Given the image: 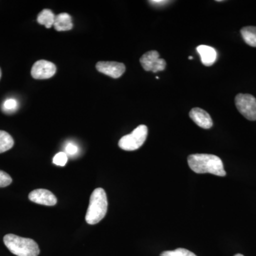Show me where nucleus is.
<instances>
[{
    "label": "nucleus",
    "mask_w": 256,
    "mask_h": 256,
    "mask_svg": "<svg viewBox=\"0 0 256 256\" xmlns=\"http://www.w3.org/2000/svg\"><path fill=\"white\" fill-rule=\"evenodd\" d=\"M188 164L192 171L197 174H212L216 176H226L223 162L214 154H195L188 156Z\"/></svg>",
    "instance_id": "nucleus-1"
},
{
    "label": "nucleus",
    "mask_w": 256,
    "mask_h": 256,
    "mask_svg": "<svg viewBox=\"0 0 256 256\" xmlns=\"http://www.w3.org/2000/svg\"><path fill=\"white\" fill-rule=\"evenodd\" d=\"M108 206V203L105 190L102 188H96L90 195V203L86 215L87 223L94 225L104 220L107 213Z\"/></svg>",
    "instance_id": "nucleus-2"
},
{
    "label": "nucleus",
    "mask_w": 256,
    "mask_h": 256,
    "mask_svg": "<svg viewBox=\"0 0 256 256\" xmlns=\"http://www.w3.org/2000/svg\"><path fill=\"white\" fill-rule=\"evenodd\" d=\"M4 242L10 252L16 256H38L40 254L38 244L33 239L8 234L4 237Z\"/></svg>",
    "instance_id": "nucleus-3"
},
{
    "label": "nucleus",
    "mask_w": 256,
    "mask_h": 256,
    "mask_svg": "<svg viewBox=\"0 0 256 256\" xmlns=\"http://www.w3.org/2000/svg\"><path fill=\"white\" fill-rule=\"evenodd\" d=\"M148 134V127L144 124H140L132 132L121 138L119 140L118 146L124 150H136L146 142Z\"/></svg>",
    "instance_id": "nucleus-4"
},
{
    "label": "nucleus",
    "mask_w": 256,
    "mask_h": 256,
    "mask_svg": "<svg viewBox=\"0 0 256 256\" xmlns=\"http://www.w3.org/2000/svg\"><path fill=\"white\" fill-rule=\"evenodd\" d=\"M235 104L240 114L249 120H256V99L250 94H239L236 96Z\"/></svg>",
    "instance_id": "nucleus-5"
},
{
    "label": "nucleus",
    "mask_w": 256,
    "mask_h": 256,
    "mask_svg": "<svg viewBox=\"0 0 256 256\" xmlns=\"http://www.w3.org/2000/svg\"><path fill=\"white\" fill-rule=\"evenodd\" d=\"M141 65L146 72L156 73L164 70L166 68V62L160 58V54L156 50L146 52L140 58Z\"/></svg>",
    "instance_id": "nucleus-6"
},
{
    "label": "nucleus",
    "mask_w": 256,
    "mask_h": 256,
    "mask_svg": "<svg viewBox=\"0 0 256 256\" xmlns=\"http://www.w3.org/2000/svg\"><path fill=\"white\" fill-rule=\"evenodd\" d=\"M56 72V66L52 62L46 60H40L32 66V76L35 79H48L52 78Z\"/></svg>",
    "instance_id": "nucleus-7"
},
{
    "label": "nucleus",
    "mask_w": 256,
    "mask_h": 256,
    "mask_svg": "<svg viewBox=\"0 0 256 256\" xmlns=\"http://www.w3.org/2000/svg\"><path fill=\"white\" fill-rule=\"evenodd\" d=\"M96 67L100 73L114 78H120L126 72L124 64L119 62H99L96 64Z\"/></svg>",
    "instance_id": "nucleus-8"
},
{
    "label": "nucleus",
    "mask_w": 256,
    "mask_h": 256,
    "mask_svg": "<svg viewBox=\"0 0 256 256\" xmlns=\"http://www.w3.org/2000/svg\"><path fill=\"white\" fill-rule=\"evenodd\" d=\"M28 198L34 203L45 206H54L57 203V198L55 195L52 192L43 188L32 191L28 194Z\"/></svg>",
    "instance_id": "nucleus-9"
},
{
    "label": "nucleus",
    "mask_w": 256,
    "mask_h": 256,
    "mask_svg": "<svg viewBox=\"0 0 256 256\" xmlns=\"http://www.w3.org/2000/svg\"><path fill=\"white\" fill-rule=\"evenodd\" d=\"M190 117L197 126L203 129H210L213 126V120L210 114L200 108L192 109L190 112Z\"/></svg>",
    "instance_id": "nucleus-10"
},
{
    "label": "nucleus",
    "mask_w": 256,
    "mask_h": 256,
    "mask_svg": "<svg viewBox=\"0 0 256 256\" xmlns=\"http://www.w3.org/2000/svg\"><path fill=\"white\" fill-rule=\"evenodd\" d=\"M197 52L201 57L202 64L206 66H210L217 60V52L213 47L200 45L196 48Z\"/></svg>",
    "instance_id": "nucleus-11"
},
{
    "label": "nucleus",
    "mask_w": 256,
    "mask_h": 256,
    "mask_svg": "<svg viewBox=\"0 0 256 256\" xmlns=\"http://www.w3.org/2000/svg\"><path fill=\"white\" fill-rule=\"evenodd\" d=\"M54 26L58 32L69 31L72 30L74 24L72 23V16L67 13H60L56 15Z\"/></svg>",
    "instance_id": "nucleus-12"
},
{
    "label": "nucleus",
    "mask_w": 256,
    "mask_h": 256,
    "mask_svg": "<svg viewBox=\"0 0 256 256\" xmlns=\"http://www.w3.org/2000/svg\"><path fill=\"white\" fill-rule=\"evenodd\" d=\"M56 16L50 10L44 9L37 16V22L40 24L44 25L47 28H50L54 26Z\"/></svg>",
    "instance_id": "nucleus-13"
},
{
    "label": "nucleus",
    "mask_w": 256,
    "mask_h": 256,
    "mask_svg": "<svg viewBox=\"0 0 256 256\" xmlns=\"http://www.w3.org/2000/svg\"><path fill=\"white\" fill-rule=\"evenodd\" d=\"M240 34L248 45L256 47V26H245L240 30Z\"/></svg>",
    "instance_id": "nucleus-14"
},
{
    "label": "nucleus",
    "mask_w": 256,
    "mask_h": 256,
    "mask_svg": "<svg viewBox=\"0 0 256 256\" xmlns=\"http://www.w3.org/2000/svg\"><path fill=\"white\" fill-rule=\"evenodd\" d=\"M14 144V140L9 133L0 130V153L9 150Z\"/></svg>",
    "instance_id": "nucleus-15"
},
{
    "label": "nucleus",
    "mask_w": 256,
    "mask_h": 256,
    "mask_svg": "<svg viewBox=\"0 0 256 256\" xmlns=\"http://www.w3.org/2000/svg\"><path fill=\"white\" fill-rule=\"evenodd\" d=\"M160 256H196L194 252L184 248H178L174 250H168L162 252Z\"/></svg>",
    "instance_id": "nucleus-16"
},
{
    "label": "nucleus",
    "mask_w": 256,
    "mask_h": 256,
    "mask_svg": "<svg viewBox=\"0 0 256 256\" xmlns=\"http://www.w3.org/2000/svg\"><path fill=\"white\" fill-rule=\"evenodd\" d=\"M18 107V102L14 98H9L4 101L3 104L2 109L4 112L12 114L16 110Z\"/></svg>",
    "instance_id": "nucleus-17"
},
{
    "label": "nucleus",
    "mask_w": 256,
    "mask_h": 256,
    "mask_svg": "<svg viewBox=\"0 0 256 256\" xmlns=\"http://www.w3.org/2000/svg\"><path fill=\"white\" fill-rule=\"evenodd\" d=\"M67 162H68V156H67L66 153L63 152H60L56 154L53 159L54 164L57 166H65Z\"/></svg>",
    "instance_id": "nucleus-18"
},
{
    "label": "nucleus",
    "mask_w": 256,
    "mask_h": 256,
    "mask_svg": "<svg viewBox=\"0 0 256 256\" xmlns=\"http://www.w3.org/2000/svg\"><path fill=\"white\" fill-rule=\"evenodd\" d=\"M12 182V178L8 173L0 170V188H6Z\"/></svg>",
    "instance_id": "nucleus-19"
},
{
    "label": "nucleus",
    "mask_w": 256,
    "mask_h": 256,
    "mask_svg": "<svg viewBox=\"0 0 256 256\" xmlns=\"http://www.w3.org/2000/svg\"><path fill=\"white\" fill-rule=\"evenodd\" d=\"M66 153L69 156H75L76 153H78V148L73 143H68L65 148Z\"/></svg>",
    "instance_id": "nucleus-20"
},
{
    "label": "nucleus",
    "mask_w": 256,
    "mask_h": 256,
    "mask_svg": "<svg viewBox=\"0 0 256 256\" xmlns=\"http://www.w3.org/2000/svg\"><path fill=\"white\" fill-rule=\"evenodd\" d=\"M170 2V1H166V0H153V1H149V3L151 4L156 5V6H163Z\"/></svg>",
    "instance_id": "nucleus-21"
},
{
    "label": "nucleus",
    "mask_w": 256,
    "mask_h": 256,
    "mask_svg": "<svg viewBox=\"0 0 256 256\" xmlns=\"http://www.w3.org/2000/svg\"><path fill=\"white\" fill-rule=\"evenodd\" d=\"M234 256H242V254H236V255H235Z\"/></svg>",
    "instance_id": "nucleus-22"
},
{
    "label": "nucleus",
    "mask_w": 256,
    "mask_h": 256,
    "mask_svg": "<svg viewBox=\"0 0 256 256\" xmlns=\"http://www.w3.org/2000/svg\"><path fill=\"white\" fill-rule=\"evenodd\" d=\"M1 76H2V70H1V68H0V78H1Z\"/></svg>",
    "instance_id": "nucleus-23"
},
{
    "label": "nucleus",
    "mask_w": 256,
    "mask_h": 256,
    "mask_svg": "<svg viewBox=\"0 0 256 256\" xmlns=\"http://www.w3.org/2000/svg\"><path fill=\"white\" fill-rule=\"evenodd\" d=\"M188 58H190V60H193V57L190 56V57H188Z\"/></svg>",
    "instance_id": "nucleus-24"
}]
</instances>
